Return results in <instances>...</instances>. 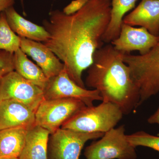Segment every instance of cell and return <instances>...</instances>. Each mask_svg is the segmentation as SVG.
I'll use <instances>...</instances> for the list:
<instances>
[{"label":"cell","mask_w":159,"mask_h":159,"mask_svg":"<svg viewBox=\"0 0 159 159\" xmlns=\"http://www.w3.org/2000/svg\"><path fill=\"white\" fill-rule=\"evenodd\" d=\"M111 0H89L75 14L51 11L43 22L49 33L43 43L64 65L69 77L85 88L83 72L93 63L96 51L103 46L102 38L111 19Z\"/></svg>","instance_id":"cell-1"},{"label":"cell","mask_w":159,"mask_h":159,"mask_svg":"<svg viewBox=\"0 0 159 159\" xmlns=\"http://www.w3.org/2000/svg\"><path fill=\"white\" fill-rule=\"evenodd\" d=\"M124 54L111 43L98 49L88 68L85 84L99 92L102 102L113 103L128 115L139 106L140 95L130 69L123 61Z\"/></svg>","instance_id":"cell-2"},{"label":"cell","mask_w":159,"mask_h":159,"mask_svg":"<svg viewBox=\"0 0 159 159\" xmlns=\"http://www.w3.org/2000/svg\"><path fill=\"white\" fill-rule=\"evenodd\" d=\"M124 115L116 105L102 102L97 106H86L74 115L61 128L84 133H105L116 125Z\"/></svg>","instance_id":"cell-3"},{"label":"cell","mask_w":159,"mask_h":159,"mask_svg":"<svg viewBox=\"0 0 159 159\" xmlns=\"http://www.w3.org/2000/svg\"><path fill=\"white\" fill-rule=\"evenodd\" d=\"M123 61L129 67L140 90L139 106L159 93V40L144 55L124 54Z\"/></svg>","instance_id":"cell-4"},{"label":"cell","mask_w":159,"mask_h":159,"mask_svg":"<svg viewBox=\"0 0 159 159\" xmlns=\"http://www.w3.org/2000/svg\"><path fill=\"white\" fill-rule=\"evenodd\" d=\"M125 125L113 128L85 148L86 159H136L135 147L125 134Z\"/></svg>","instance_id":"cell-5"},{"label":"cell","mask_w":159,"mask_h":159,"mask_svg":"<svg viewBox=\"0 0 159 159\" xmlns=\"http://www.w3.org/2000/svg\"><path fill=\"white\" fill-rule=\"evenodd\" d=\"M86 106L80 100L64 98L44 99L35 113V125L53 134Z\"/></svg>","instance_id":"cell-6"},{"label":"cell","mask_w":159,"mask_h":159,"mask_svg":"<svg viewBox=\"0 0 159 159\" xmlns=\"http://www.w3.org/2000/svg\"><path fill=\"white\" fill-rule=\"evenodd\" d=\"M43 91L15 71L0 80V101L12 100L22 103L35 113L44 99Z\"/></svg>","instance_id":"cell-7"},{"label":"cell","mask_w":159,"mask_h":159,"mask_svg":"<svg viewBox=\"0 0 159 159\" xmlns=\"http://www.w3.org/2000/svg\"><path fill=\"white\" fill-rule=\"evenodd\" d=\"M104 133H84L60 128L49 136L48 159H80L89 140L100 139Z\"/></svg>","instance_id":"cell-8"},{"label":"cell","mask_w":159,"mask_h":159,"mask_svg":"<svg viewBox=\"0 0 159 159\" xmlns=\"http://www.w3.org/2000/svg\"><path fill=\"white\" fill-rule=\"evenodd\" d=\"M45 99H74L83 102L87 107L93 105L95 101H102L97 90H89L77 84L69 77L65 69L57 76L49 78L44 89Z\"/></svg>","instance_id":"cell-9"},{"label":"cell","mask_w":159,"mask_h":159,"mask_svg":"<svg viewBox=\"0 0 159 159\" xmlns=\"http://www.w3.org/2000/svg\"><path fill=\"white\" fill-rule=\"evenodd\" d=\"M159 36L152 34L145 28H134L122 23L119 37L111 43L118 51L129 54L138 51L140 55L148 53L157 44Z\"/></svg>","instance_id":"cell-10"},{"label":"cell","mask_w":159,"mask_h":159,"mask_svg":"<svg viewBox=\"0 0 159 159\" xmlns=\"http://www.w3.org/2000/svg\"><path fill=\"white\" fill-rule=\"evenodd\" d=\"M20 48L36 61L48 79L57 76L64 69L63 63L44 43L20 37Z\"/></svg>","instance_id":"cell-11"},{"label":"cell","mask_w":159,"mask_h":159,"mask_svg":"<svg viewBox=\"0 0 159 159\" xmlns=\"http://www.w3.org/2000/svg\"><path fill=\"white\" fill-rule=\"evenodd\" d=\"M35 125V112L25 105L14 100L0 101V130L17 127L30 129Z\"/></svg>","instance_id":"cell-12"},{"label":"cell","mask_w":159,"mask_h":159,"mask_svg":"<svg viewBox=\"0 0 159 159\" xmlns=\"http://www.w3.org/2000/svg\"><path fill=\"white\" fill-rule=\"evenodd\" d=\"M123 23L140 26L159 36V0H142L133 11L124 16Z\"/></svg>","instance_id":"cell-13"},{"label":"cell","mask_w":159,"mask_h":159,"mask_svg":"<svg viewBox=\"0 0 159 159\" xmlns=\"http://www.w3.org/2000/svg\"><path fill=\"white\" fill-rule=\"evenodd\" d=\"M4 12L10 28L20 37L43 43L49 39V33L43 26L38 25L22 17L13 6L6 9Z\"/></svg>","instance_id":"cell-14"},{"label":"cell","mask_w":159,"mask_h":159,"mask_svg":"<svg viewBox=\"0 0 159 159\" xmlns=\"http://www.w3.org/2000/svg\"><path fill=\"white\" fill-rule=\"evenodd\" d=\"M48 131L35 125L29 129L25 144L19 158L48 159Z\"/></svg>","instance_id":"cell-15"},{"label":"cell","mask_w":159,"mask_h":159,"mask_svg":"<svg viewBox=\"0 0 159 159\" xmlns=\"http://www.w3.org/2000/svg\"><path fill=\"white\" fill-rule=\"evenodd\" d=\"M29 130L20 127L0 130V157H19Z\"/></svg>","instance_id":"cell-16"},{"label":"cell","mask_w":159,"mask_h":159,"mask_svg":"<svg viewBox=\"0 0 159 159\" xmlns=\"http://www.w3.org/2000/svg\"><path fill=\"white\" fill-rule=\"evenodd\" d=\"M14 71L34 84L43 90L45 88L49 79L41 69L28 58L20 48L14 53Z\"/></svg>","instance_id":"cell-17"},{"label":"cell","mask_w":159,"mask_h":159,"mask_svg":"<svg viewBox=\"0 0 159 159\" xmlns=\"http://www.w3.org/2000/svg\"><path fill=\"white\" fill-rule=\"evenodd\" d=\"M137 0H111V19L102 38L103 43H110L119 37L125 14L133 9Z\"/></svg>","instance_id":"cell-18"},{"label":"cell","mask_w":159,"mask_h":159,"mask_svg":"<svg viewBox=\"0 0 159 159\" xmlns=\"http://www.w3.org/2000/svg\"><path fill=\"white\" fill-rule=\"evenodd\" d=\"M20 46V37L11 30L3 11L0 15V50L14 54Z\"/></svg>","instance_id":"cell-19"},{"label":"cell","mask_w":159,"mask_h":159,"mask_svg":"<svg viewBox=\"0 0 159 159\" xmlns=\"http://www.w3.org/2000/svg\"><path fill=\"white\" fill-rule=\"evenodd\" d=\"M127 139L132 145L148 147L159 152V136L150 134L143 131L127 135Z\"/></svg>","instance_id":"cell-20"},{"label":"cell","mask_w":159,"mask_h":159,"mask_svg":"<svg viewBox=\"0 0 159 159\" xmlns=\"http://www.w3.org/2000/svg\"><path fill=\"white\" fill-rule=\"evenodd\" d=\"M14 71V54L0 50V77Z\"/></svg>","instance_id":"cell-21"},{"label":"cell","mask_w":159,"mask_h":159,"mask_svg":"<svg viewBox=\"0 0 159 159\" xmlns=\"http://www.w3.org/2000/svg\"><path fill=\"white\" fill-rule=\"evenodd\" d=\"M89 0H74L64 8L63 12L66 15L75 14L82 9Z\"/></svg>","instance_id":"cell-22"},{"label":"cell","mask_w":159,"mask_h":159,"mask_svg":"<svg viewBox=\"0 0 159 159\" xmlns=\"http://www.w3.org/2000/svg\"><path fill=\"white\" fill-rule=\"evenodd\" d=\"M14 3V0H0V15L6 9L13 6Z\"/></svg>","instance_id":"cell-23"},{"label":"cell","mask_w":159,"mask_h":159,"mask_svg":"<svg viewBox=\"0 0 159 159\" xmlns=\"http://www.w3.org/2000/svg\"><path fill=\"white\" fill-rule=\"evenodd\" d=\"M147 121L149 124L159 125V107L156 111L148 118Z\"/></svg>","instance_id":"cell-24"},{"label":"cell","mask_w":159,"mask_h":159,"mask_svg":"<svg viewBox=\"0 0 159 159\" xmlns=\"http://www.w3.org/2000/svg\"><path fill=\"white\" fill-rule=\"evenodd\" d=\"M0 159H20L19 158H2L0 157Z\"/></svg>","instance_id":"cell-25"},{"label":"cell","mask_w":159,"mask_h":159,"mask_svg":"<svg viewBox=\"0 0 159 159\" xmlns=\"http://www.w3.org/2000/svg\"><path fill=\"white\" fill-rule=\"evenodd\" d=\"M21 1L22 2V3H23V0H21Z\"/></svg>","instance_id":"cell-26"},{"label":"cell","mask_w":159,"mask_h":159,"mask_svg":"<svg viewBox=\"0 0 159 159\" xmlns=\"http://www.w3.org/2000/svg\"><path fill=\"white\" fill-rule=\"evenodd\" d=\"M2 77H0V80H1V78H2Z\"/></svg>","instance_id":"cell-27"}]
</instances>
